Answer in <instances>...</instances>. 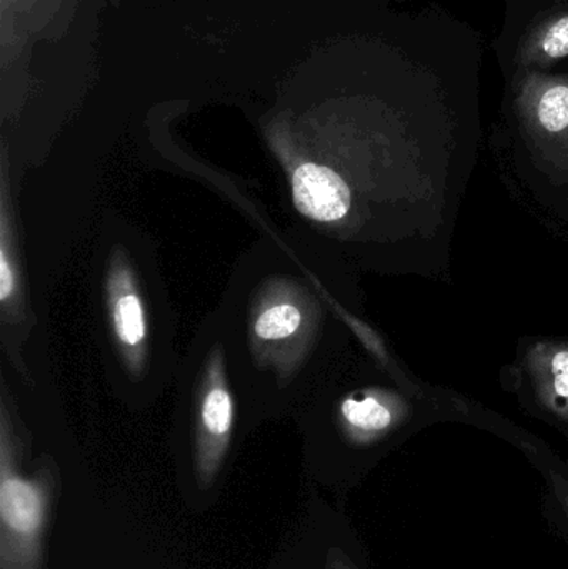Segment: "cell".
I'll use <instances>...</instances> for the list:
<instances>
[{
  "label": "cell",
  "instance_id": "obj_1",
  "mask_svg": "<svg viewBox=\"0 0 568 569\" xmlns=\"http://www.w3.org/2000/svg\"><path fill=\"white\" fill-rule=\"evenodd\" d=\"M53 513V480L17 470L3 440L0 465V569H43V548Z\"/></svg>",
  "mask_w": 568,
  "mask_h": 569
},
{
  "label": "cell",
  "instance_id": "obj_2",
  "mask_svg": "<svg viewBox=\"0 0 568 569\" xmlns=\"http://www.w3.org/2000/svg\"><path fill=\"white\" fill-rule=\"evenodd\" d=\"M292 199L302 216L320 223L339 222L350 210V190L342 177L313 162L293 170Z\"/></svg>",
  "mask_w": 568,
  "mask_h": 569
},
{
  "label": "cell",
  "instance_id": "obj_3",
  "mask_svg": "<svg viewBox=\"0 0 568 569\" xmlns=\"http://www.w3.org/2000/svg\"><path fill=\"white\" fill-rule=\"evenodd\" d=\"M112 327L117 340L127 350L140 347L146 340L147 323L143 303L132 284L119 279L116 293L112 295Z\"/></svg>",
  "mask_w": 568,
  "mask_h": 569
},
{
  "label": "cell",
  "instance_id": "obj_4",
  "mask_svg": "<svg viewBox=\"0 0 568 569\" xmlns=\"http://www.w3.org/2000/svg\"><path fill=\"white\" fill-rule=\"evenodd\" d=\"M342 417L350 430L362 437L382 435L393 423L390 408L373 397L349 398L343 401Z\"/></svg>",
  "mask_w": 568,
  "mask_h": 569
},
{
  "label": "cell",
  "instance_id": "obj_5",
  "mask_svg": "<svg viewBox=\"0 0 568 569\" xmlns=\"http://www.w3.org/2000/svg\"><path fill=\"white\" fill-rule=\"evenodd\" d=\"M302 325V311L297 305L282 301L260 311L253 331L260 340L276 341L292 337Z\"/></svg>",
  "mask_w": 568,
  "mask_h": 569
},
{
  "label": "cell",
  "instance_id": "obj_6",
  "mask_svg": "<svg viewBox=\"0 0 568 569\" xmlns=\"http://www.w3.org/2000/svg\"><path fill=\"white\" fill-rule=\"evenodd\" d=\"M544 515L550 528L568 541V473L552 471L549 477V493L544 498Z\"/></svg>",
  "mask_w": 568,
  "mask_h": 569
},
{
  "label": "cell",
  "instance_id": "obj_7",
  "mask_svg": "<svg viewBox=\"0 0 568 569\" xmlns=\"http://www.w3.org/2000/svg\"><path fill=\"white\" fill-rule=\"evenodd\" d=\"M540 126L550 133L564 132L568 127V86L557 83L540 97L537 109Z\"/></svg>",
  "mask_w": 568,
  "mask_h": 569
},
{
  "label": "cell",
  "instance_id": "obj_8",
  "mask_svg": "<svg viewBox=\"0 0 568 569\" xmlns=\"http://www.w3.org/2000/svg\"><path fill=\"white\" fill-rule=\"evenodd\" d=\"M544 56L549 59H566L568 56V16L560 17L542 37Z\"/></svg>",
  "mask_w": 568,
  "mask_h": 569
},
{
  "label": "cell",
  "instance_id": "obj_9",
  "mask_svg": "<svg viewBox=\"0 0 568 569\" xmlns=\"http://www.w3.org/2000/svg\"><path fill=\"white\" fill-rule=\"evenodd\" d=\"M323 569H367L360 557L353 548L336 547L330 548L327 557L326 568Z\"/></svg>",
  "mask_w": 568,
  "mask_h": 569
},
{
  "label": "cell",
  "instance_id": "obj_10",
  "mask_svg": "<svg viewBox=\"0 0 568 569\" xmlns=\"http://www.w3.org/2000/svg\"><path fill=\"white\" fill-rule=\"evenodd\" d=\"M552 373L557 395L568 398V351H559L554 357Z\"/></svg>",
  "mask_w": 568,
  "mask_h": 569
}]
</instances>
